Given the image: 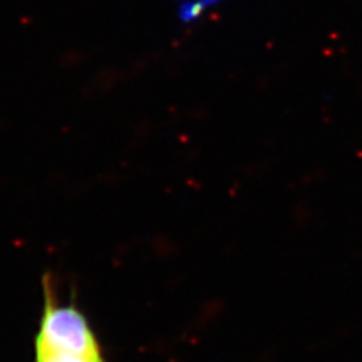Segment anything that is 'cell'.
<instances>
[{"label":"cell","mask_w":362,"mask_h":362,"mask_svg":"<svg viewBox=\"0 0 362 362\" xmlns=\"http://www.w3.org/2000/svg\"><path fill=\"white\" fill-rule=\"evenodd\" d=\"M35 362H105L103 353L81 356V354H66V353H49L35 350Z\"/></svg>","instance_id":"obj_2"},{"label":"cell","mask_w":362,"mask_h":362,"mask_svg":"<svg viewBox=\"0 0 362 362\" xmlns=\"http://www.w3.org/2000/svg\"><path fill=\"white\" fill-rule=\"evenodd\" d=\"M45 306L35 350L90 356L103 353L85 314L76 303H58L50 276H43Z\"/></svg>","instance_id":"obj_1"}]
</instances>
